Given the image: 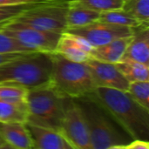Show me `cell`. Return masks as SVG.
Wrapping results in <instances>:
<instances>
[{"instance_id":"5bb4252c","label":"cell","mask_w":149,"mask_h":149,"mask_svg":"<svg viewBox=\"0 0 149 149\" xmlns=\"http://www.w3.org/2000/svg\"><path fill=\"white\" fill-rule=\"evenodd\" d=\"M0 134L10 148H33L26 123L0 122Z\"/></svg>"},{"instance_id":"52a82bcc","label":"cell","mask_w":149,"mask_h":149,"mask_svg":"<svg viewBox=\"0 0 149 149\" xmlns=\"http://www.w3.org/2000/svg\"><path fill=\"white\" fill-rule=\"evenodd\" d=\"M2 31L20 42L32 52H55L61 33L52 32L30 27L16 21L8 22Z\"/></svg>"},{"instance_id":"83f0119b","label":"cell","mask_w":149,"mask_h":149,"mask_svg":"<svg viewBox=\"0 0 149 149\" xmlns=\"http://www.w3.org/2000/svg\"><path fill=\"white\" fill-rule=\"evenodd\" d=\"M30 52H8V53H0V65L5 62L16 59L19 57H22Z\"/></svg>"},{"instance_id":"f1b7e54d","label":"cell","mask_w":149,"mask_h":149,"mask_svg":"<svg viewBox=\"0 0 149 149\" xmlns=\"http://www.w3.org/2000/svg\"><path fill=\"white\" fill-rule=\"evenodd\" d=\"M10 147L6 144V142L3 141V139L2 138L1 134H0V149H9Z\"/></svg>"},{"instance_id":"e0dca14e","label":"cell","mask_w":149,"mask_h":149,"mask_svg":"<svg viewBox=\"0 0 149 149\" xmlns=\"http://www.w3.org/2000/svg\"><path fill=\"white\" fill-rule=\"evenodd\" d=\"M28 110L26 102L0 100V122L26 123Z\"/></svg>"},{"instance_id":"3957f363","label":"cell","mask_w":149,"mask_h":149,"mask_svg":"<svg viewBox=\"0 0 149 149\" xmlns=\"http://www.w3.org/2000/svg\"><path fill=\"white\" fill-rule=\"evenodd\" d=\"M52 53L33 52L0 65V85L11 84L26 88L50 82Z\"/></svg>"},{"instance_id":"ac0fdd59","label":"cell","mask_w":149,"mask_h":149,"mask_svg":"<svg viewBox=\"0 0 149 149\" xmlns=\"http://www.w3.org/2000/svg\"><path fill=\"white\" fill-rule=\"evenodd\" d=\"M116 65L129 83L149 81V65L132 60H120Z\"/></svg>"},{"instance_id":"ba28073f","label":"cell","mask_w":149,"mask_h":149,"mask_svg":"<svg viewBox=\"0 0 149 149\" xmlns=\"http://www.w3.org/2000/svg\"><path fill=\"white\" fill-rule=\"evenodd\" d=\"M59 132L72 149H92L90 136L84 117L70 97L66 99L65 110Z\"/></svg>"},{"instance_id":"4fadbf2b","label":"cell","mask_w":149,"mask_h":149,"mask_svg":"<svg viewBox=\"0 0 149 149\" xmlns=\"http://www.w3.org/2000/svg\"><path fill=\"white\" fill-rule=\"evenodd\" d=\"M35 149H72L58 131L26 123Z\"/></svg>"},{"instance_id":"484cf974","label":"cell","mask_w":149,"mask_h":149,"mask_svg":"<svg viewBox=\"0 0 149 149\" xmlns=\"http://www.w3.org/2000/svg\"><path fill=\"white\" fill-rule=\"evenodd\" d=\"M123 149H149V141L134 139L130 143L126 145Z\"/></svg>"},{"instance_id":"9c48e42d","label":"cell","mask_w":149,"mask_h":149,"mask_svg":"<svg viewBox=\"0 0 149 149\" xmlns=\"http://www.w3.org/2000/svg\"><path fill=\"white\" fill-rule=\"evenodd\" d=\"M65 31L81 36L93 47L107 44L120 38L133 35V28L113 24L99 19L84 26L67 29Z\"/></svg>"},{"instance_id":"f546056e","label":"cell","mask_w":149,"mask_h":149,"mask_svg":"<svg viewBox=\"0 0 149 149\" xmlns=\"http://www.w3.org/2000/svg\"><path fill=\"white\" fill-rule=\"evenodd\" d=\"M9 22H10V21H9ZM7 23H8V22H5V23H1V24H0V31H1V30H2V29L4 27V25H5Z\"/></svg>"},{"instance_id":"9a60e30c","label":"cell","mask_w":149,"mask_h":149,"mask_svg":"<svg viewBox=\"0 0 149 149\" xmlns=\"http://www.w3.org/2000/svg\"><path fill=\"white\" fill-rule=\"evenodd\" d=\"M132 36L120 38L107 44L93 47L91 58L99 61L117 64L123 58Z\"/></svg>"},{"instance_id":"7402d4cb","label":"cell","mask_w":149,"mask_h":149,"mask_svg":"<svg viewBox=\"0 0 149 149\" xmlns=\"http://www.w3.org/2000/svg\"><path fill=\"white\" fill-rule=\"evenodd\" d=\"M127 92L136 102L149 110V81L131 82Z\"/></svg>"},{"instance_id":"8992f818","label":"cell","mask_w":149,"mask_h":149,"mask_svg":"<svg viewBox=\"0 0 149 149\" xmlns=\"http://www.w3.org/2000/svg\"><path fill=\"white\" fill-rule=\"evenodd\" d=\"M68 1L43 0L23 11L13 21L36 29L62 33L66 30Z\"/></svg>"},{"instance_id":"ffe728a7","label":"cell","mask_w":149,"mask_h":149,"mask_svg":"<svg viewBox=\"0 0 149 149\" xmlns=\"http://www.w3.org/2000/svg\"><path fill=\"white\" fill-rule=\"evenodd\" d=\"M122 9L141 24H149V0H125Z\"/></svg>"},{"instance_id":"2e32d148","label":"cell","mask_w":149,"mask_h":149,"mask_svg":"<svg viewBox=\"0 0 149 149\" xmlns=\"http://www.w3.org/2000/svg\"><path fill=\"white\" fill-rule=\"evenodd\" d=\"M100 12L78 1L69 0L66 12V30L84 26L99 19Z\"/></svg>"},{"instance_id":"d6986e66","label":"cell","mask_w":149,"mask_h":149,"mask_svg":"<svg viewBox=\"0 0 149 149\" xmlns=\"http://www.w3.org/2000/svg\"><path fill=\"white\" fill-rule=\"evenodd\" d=\"M99 20L130 28H134L141 24L140 21H138L134 16H132L129 12L126 11L122 8L101 11Z\"/></svg>"},{"instance_id":"cb8c5ba5","label":"cell","mask_w":149,"mask_h":149,"mask_svg":"<svg viewBox=\"0 0 149 149\" xmlns=\"http://www.w3.org/2000/svg\"><path fill=\"white\" fill-rule=\"evenodd\" d=\"M100 12L121 9L125 0H75Z\"/></svg>"},{"instance_id":"44dd1931","label":"cell","mask_w":149,"mask_h":149,"mask_svg":"<svg viewBox=\"0 0 149 149\" xmlns=\"http://www.w3.org/2000/svg\"><path fill=\"white\" fill-rule=\"evenodd\" d=\"M28 88L11 84L0 85V100L11 102H25Z\"/></svg>"},{"instance_id":"7c38bea8","label":"cell","mask_w":149,"mask_h":149,"mask_svg":"<svg viewBox=\"0 0 149 149\" xmlns=\"http://www.w3.org/2000/svg\"><path fill=\"white\" fill-rule=\"evenodd\" d=\"M121 60H132L149 65V24L133 28V35Z\"/></svg>"},{"instance_id":"277c9868","label":"cell","mask_w":149,"mask_h":149,"mask_svg":"<svg viewBox=\"0 0 149 149\" xmlns=\"http://www.w3.org/2000/svg\"><path fill=\"white\" fill-rule=\"evenodd\" d=\"M66 99L50 82L29 88L25 99L28 110L26 123L59 132Z\"/></svg>"},{"instance_id":"8fae6325","label":"cell","mask_w":149,"mask_h":149,"mask_svg":"<svg viewBox=\"0 0 149 149\" xmlns=\"http://www.w3.org/2000/svg\"><path fill=\"white\" fill-rule=\"evenodd\" d=\"M93 48L81 36L65 31L60 35L55 52L71 61L84 63L91 58Z\"/></svg>"},{"instance_id":"5b68a950","label":"cell","mask_w":149,"mask_h":149,"mask_svg":"<svg viewBox=\"0 0 149 149\" xmlns=\"http://www.w3.org/2000/svg\"><path fill=\"white\" fill-rule=\"evenodd\" d=\"M50 84L63 95L76 98L96 89L86 64L71 61L57 52L52 53Z\"/></svg>"},{"instance_id":"7a4b0ae2","label":"cell","mask_w":149,"mask_h":149,"mask_svg":"<svg viewBox=\"0 0 149 149\" xmlns=\"http://www.w3.org/2000/svg\"><path fill=\"white\" fill-rule=\"evenodd\" d=\"M94 94L133 139L149 141V110L125 91L96 87Z\"/></svg>"},{"instance_id":"d4e9b609","label":"cell","mask_w":149,"mask_h":149,"mask_svg":"<svg viewBox=\"0 0 149 149\" xmlns=\"http://www.w3.org/2000/svg\"><path fill=\"white\" fill-rule=\"evenodd\" d=\"M38 3L21 4V5H13V6H0V24L13 20L17 16H19L23 11H24L25 10L29 9L30 7H31L32 5Z\"/></svg>"},{"instance_id":"6da1fadb","label":"cell","mask_w":149,"mask_h":149,"mask_svg":"<svg viewBox=\"0 0 149 149\" xmlns=\"http://www.w3.org/2000/svg\"><path fill=\"white\" fill-rule=\"evenodd\" d=\"M72 99L86 121L92 149H123L134 140L93 92Z\"/></svg>"},{"instance_id":"4316f807","label":"cell","mask_w":149,"mask_h":149,"mask_svg":"<svg viewBox=\"0 0 149 149\" xmlns=\"http://www.w3.org/2000/svg\"><path fill=\"white\" fill-rule=\"evenodd\" d=\"M42 0H0V6H13V5H21L28 4L40 2Z\"/></svg>"},{"instance_id":"603a6c76","label":"cell","mask_w":149,"mask_h":149,"mask_svg":"<svg viewBox=\"0 0 149 149\" xmlns=\"http://www.w3.org/2000/svg\"><path fill=\"white\" fill-rule=\"evenodd\" d=\"M30 49L23 45L20 42L6 35L0 31V53L8 52H31Z\"/></svg>"},{"instance_id":"30bf717a","label":"cell","mask_w":149,"mask_h":149,"mask_svg":"<svg viewBox=\"0 0 149 149\" xmlns=\"http://www.w3.org/2000/svg\"><path fill=\"white\" fill-rule=\"evenodd\" d=\"M89 68L96 87H107L127 92L129 82L116 64L106 63L90 58L85 62Z\"/></svg>"}]
</instances>
